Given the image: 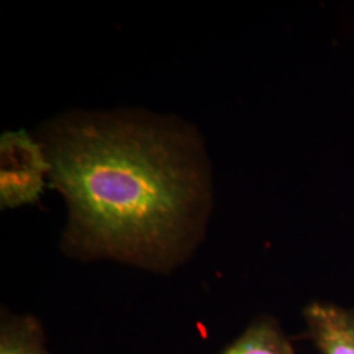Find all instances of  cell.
I'll return each mask as SVG.
<instances>
[{"label": "cell", "instance_id": "1", "mask_svg": "<svg viewBox=\"0 0 354 354\" xmlns=\"http://www.w3.org/2000/svg\"><path fill=\"white\" fill-rule=\"evenodd\" d=\"M39 143L64 197L61 250L158 274L184 266L203 243L210 167L194 127L140 111L73 112L48 122Z\"/></svg>", "mask_w": 354, "mask_h": 354}, {"label": "cell", "instance_id": "2", "mask_svg": "<svg viewBox=\"0 0 354 354\" xmlns=\"http://www.w3.org/2000/svg\"><path fill=\"white\" fill-rule=\"evenodd\" d=\"M49 174L50 165L37 138L24 130L3 133L0 138L1 209L36 203Z\"/></svg>", "mask_w": 354, "mask_h": 354}, {"label": "cell", "instance_id": "3", "mask_svg": "<svg viewBox=\"0 0 354 354\" xmlns=\"http://www.w3.org/2000/svg\"><path fill=\"white\" fill-rule=\"evenodd\" d=\"M307 333L320 354H354V310L313 302L304 310Z\"/></svg>", "mask_w": 354, "mask_h": 354}, {"label": "cell", "instance_id": "4", "mask_svg": "<svg viewBox=\"0 0 354 354\" xmlns=\"http://www.w3.org/2000/svg\"><path fill=\"white\" fill-rule=\"evenodd\" d=\"M219 354H295V349L279 320L263 314Z\"/></svg>", "mask_w": 354, "mask_h": 354}, {"label": "cell", "instance_id": "5", "mask_svg": "<svg viewBox=\"0 0 354 354\" xmlns=\"http://www.w3.org/2000/svg\"><path fill=\"white\" fill-rule=\"evenodd\" d=\"M0 354H53L42 323L32 314L0 313Z\"/></svg>", "mask_w": 354, "mask_h": 354}]
</instances>
